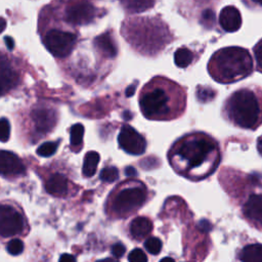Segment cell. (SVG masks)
Segmentation results:
<instances>
[{
	"label": "cell",
	"instance_id": "6da1fadb",
	"mask_svg": "<svg viewBox=\"0 0 262 262\" xmlns=\"http://www.w3.org/2000/svg\"><path fill=\"white\" fill-rule=\"evenodd\" d=\"M220 159L217 141L204 132L184 135L169 151V161L173 169L192 181L209 177L217 169Z\"/></svg>",
	"mask_w": 262,
	"mask_h": 262
},
{
	"label": "cell",
	"instance_id": "7a4b0ae2",
	"mask_svg": "<svg viewBox=\"0 0 262 262\" xmlns=\"http://www.w3.org/2000/svg\"><path fill=\"white\" fill-rule=\"evenodd\" d=\"M140 110L150 120H172L181 116L186 105L184 89L166 78L152 79L139 99Z\"/></svg>",
	"mask_w": 262,
	"mask_h": 262
},
{
	"label": "cell",
	"instance_id": "3957f363",
	"mask_svg": "<svg viewBox=\"0 0 262 262\" xmlns=\"http://www.w3.org/2000/svg\"><path fill=\"white\" fill-rule=\"evenodd\" d=\"M208 72L218 83H234L252 74L253 59L246 48L224 47L212 55L208 62Z\"/></svg>",
	"mask_w": 262,
	"mask_h": 262
},
{
	"label": "cell",
	"instance_id": "277c9868",
	"mask_svg": "<svg viewBox=\"0 0 262 262\" xmlns=\"http://www.w3.org/2000/svg\"><path fill=\"white\" fill-rule=\"evenodd\" d=\"M224 114L235 126L257 129L262 124V90L258 87L236 90L226 99Z\"/></svg>",
	"mask_w": 262,
	"mask_h": 262
},
{
	"label": "cell",
	"instance_id": "5b68a950",
	"mask_svg": "<svg viewBox=\"0 0 262 262\" xmlns=\"http://www.w3.org/2000/svg\"><path fill=\"white\" fill-rule=\"evenodd\" d=\"M146 195V188L140 183L122 188L114 198L112 209L120 217L129 216L144 204Z\"/></svg>",
	"mask_w": 262,
	"mask_h": 262
},
{
	"label": "cell",
	"instance_id": "8992f818",
	"mask_svg": "<svg viewBox=\"0 0 262 262\" xmlns=\"http://www.w3.org/2000/svg\"><path fill=\"white\" fill-rule=\"evenodd\" d=\"M77 42V36L70 32L51 30L45 38L44 44L47 50L55 57H66L69 55Z\"/></svg>",
	"mask_w": 262,
	"mask_h": 262
},
{
	"label": "cell",
	"instance_id": "52a82bcc",
	"mask_svg": "<svg viewBox=\"0 0 262 262\" xmlns=\"http://www.w3.org/2000/svg\"><path fill=\"white\" fill-rule=\"evenodd\" d=\"M25 220L21 214L13 207L0 205V235L9 237L20 233L24 229Z\"/></svg>",
	"mask_w": 262,
	"mask_h": 262
},
{
	"label": "cell",
	"instance_id": "ba28073f",
	"mask_svg": "<svg viewBox=\"0 0 262 262\" xmlns=\"http://www.w3.org/2000/svg\"><path fill=\"white\" fill-rule=\"evenodd\" d=\"M96 15V8L86 0H75L66 9V19L73 25H87Z\"/></svg>",
	"mask_w": 262,
	"mask_h": 262
},
{
	"label": "cell",
	"instance_id": "9c48e42d",
	"mask_svg": "<svg viewBox=\"0 0 262 262\" xmlns=\"http://www.w3.org/2000/svg\"><path fill=\"white\" fill-rule=\"evenodd\" d=\"M120 146L128 154L139 156L145 151V139L131 126L124 125L118 136Z\"/></svg>",
	"mask_w": 262,
	"mask_h": 262
},
{
	"label": "cell",
	"instance_id": "30bf717a",
	"mask_svg": "<svg viewBox=\"0 0 262 262\" xmlns=\"http://www.w3.org/2000/svg\"><path fill=\"white\" fill-rule=\"evenodd\" d=\"M243 213L249 222L262 229V193L250 195L243 206Z\"/></svg>",
	"mask_w": 262,
	"mask_h": 262
},
{
	"label": "cell",
	"instance_id": "8fae6325",
	"mask_svg": "<svg viewBox=\"0 0 262 262\" xmlns=\"http://www.w3.org/2000/svg\"><path fill=\"white\" fill-rule=\"evenodd\" d=\"M26 167L20 159L13 152L0 150V175L17 176L24 174Z\"/></svg>",
	"mask_w": 262,
	"mask_h": 262
},
{
	"label": "cell",
	"instance_id": "7c38bea8",
	"mask_svg": "<svg viewBox=\"0 0 262 262\" xmlns=\"http://www.w3.org/2000/svg\"><path fill=\"white\" fill-rule=\"evenodd\" d=\"M18 83V75L8 60L0 55V96L6 94Z\"/></svg>",
	"mask_w": 262,
	"mask_h": 262
},
{
	"label": "cell",
	"instance_id": "4fadbf2b",
	"mask_svg": "<svg viewBox=\"0 0 262 262\" xmlns=\"http://www.w3.org/2000/svg\"><path fill=\"white\" fill-rule=\"evenodd\" d=\"M219 24L225 32H235L242 26V15L239 10L232 6L228 5L221 9L219 14Z\"/></svg>",
	"mask_w": 262,
	"mask_h": 262
},
{
	"label": "cell",
	"instance_id": "5bb4252c",
	"mask_svg": "<svg viewBox=\"0 0 262 262\" xmlns=\"http://www.w3.org/2000/svg\"><path fill=\"white\" fill-rule=\"evenodd\" d=\"M54 114L46 108H39L33 113V120L36 128L40 132L49 131L55 124Z\"/></svg>",
	"mask_w": 262,
	"mask_h": 262
},
{
	"label": "cell",
	"instance_id": "9a60e30c",
	"mask_svg": "<svg viewBox=\"0 0 262 262\" xmlns=\"http://www.w3.org/2000/svg\"><path fill=\"white\" fill-rule=\"evenodd\" d=\"M45 189L49 194L63 196L68 192V180L63 175L55 173L46 181Z\"/></svg>",
	"mask_w": 262,
	"mask_h": 262
},
{
	"label": "cell",
	"instance_id": "2e32d148",
	"mask_svg": "<svg viewBox=\"0 0 262 262\" xmlns=\"http://www.w3.org/2000/svg\"><path fill=\"white\" fill-rule=\"evenodd\" d=\"M152 230V222L149 218L139 216L130 223V233L136 239H141L148 235Z\"/></svg>",
	"mask_w": 262,
	"mask_h": 262
},
{
	"label": "cell",
	"instance_id": "e0dca14e",
	"mask_svg": "<svg viewBox=\"0 0 262 262\" xmlns=\"http://www.w3.org/2000/svg\"><path fill=\"white\" fill-rule=\"evenodd\" d=\"M95 47L106 57H115L117 55V46L110 33H104L94 39Z\"/></svg>",
	"mask_w": 262,
	"mask_h": 262
},
{
	"label": "cell",
	"instance_id": "ac0fdd59",
	"mask_svg": "<svg viewBox=\"0 0 262 262\" xmlns=\"http://www.w3.org/2000/svg\"><path fill=\"white\" fill-rule=\"evenodd\" d=\"M241 261H262V245L246 246L238 254Z\"/></svg>",
	"mask_w": 262,
	"mask_h": 262
},
{
	"label": "cell",
	"instance_id": "d6986e66",
	"mask_svg": "<svg viewBox=\"0 0 262 262\" xmlns=\"http://www.w3.org/2000/svg\"><path fill=\"white\" fill-rule=\"evenodd\" d=\"M99 154L96 151H88L85 155L82 172L85 177H91L95 174L97 165L99 163Z\"/></svg>",
	"mask_w": 262,
	"mask_h": 262
},
{
	"label": "cell",
	"instance_id": "ffe728a7",
	"mask_svg": "<svg viewBox=\"0 0 262 262\" xmlns=\"http://www.w3.org/2000/svg\"><path fill=\"white\" fill-rule=\"evenodd\" d=\"M194 58V54L186 47L178 48L174 53V62L178 68L188 67Z\"/></svg>",
	"mask_w": 262,
	"mask_h": 262
},
{
	"label": "cell",
	"instance_id": "44dd1931",
	"mask_svg": "<svg viewBox=\"0 0 262 262\" xmlns=\"http://www.w3.org/2000/svg\"><path fill=\"white\" fill-rule=\"evenodd\" d=\"M124 7L131 12H141L154 6L155 0H121Z\"/></svg>",
	"mask_w": 262,
	"mask_h": 262
},
{
	"label": "cell",
	"instance_id": "7402d4cb",
	"mask_svg": "<svg viewBox=\"0 0 262 262\" xmlns=\"http://www.w3.org/2000/svg\"><path fill=\"white\" fill-rule=\"evenodd\" d=\"M71 146L74 150H80L83 143L84 136V126L80 123H77L71 127Z\"/></svg>",
	"mask_w": 262,
	"mask_h": 262
},
{
	"label": "cell",
	"instance_id": "603a6c76",
	"mask_svg": "<svg viewBox=\"0 0 262 262\" xmlns=\"http://www.w3.org/2000/svg\"><path fill=\"white\" fill-rule=\"evenodd\" d=\"M100 179L104 182H114L119 178V170L116 167H105L101 170Z\"/></svg>",
	"mask_w": 262,
	"mask_h": 262
},
{
	"label": "cell",
	"instance_id": "cb8c5ba5",
	"mask_svg": "<svg viewBox=\"0 0 262 262\" xmlns=\"http://www.w3.org/2000/svg\"><path fill=\"white\" fill-rule=\"evenodd\" d=\"M58 142H52V141H48V142H44L42 143L38 148H37V154L41 157H45L48 158L50 156H52L57 148Z\"/></svg>",
	"mask_w": 262,
	"mask_h": 262
},
{
	"label": "cell",
	"instance_id": "d4e9b609",
	"mask_svg": "<svg viewBox=\"0 0 262 262\" xmlns=\"http://www.w3.org/2000/svg\"><path fill=\"white\" fill-rule=\"evenodd\" d=\"M144 247L148 253L152 255H158L162 250V242L160 238L151 236L145 241Z\"/></svg>",
	"mask_w": 262,
	"mask_h": 262
},
{
	"label": "cell",
	"instance_id": "484cf974",
	"mask_svg": "<svg viewBox=\"0 0 262 262\" xmlns=\"http://www.w3.org/2000/svg\"><path fill=\"white\" fill-rule=\"evenodd\" d=\"M215 96L214 89H211L210 87H203L199 86L196 90V97L201 102H208L212 100Z\"/></svg>",
	"mask_w": 262,
	"mask_h": 262
},
{
	"label": "cell",
	"instance_id": "4316f807",
	"mask_svg": "<svg viewBox=\"0 0 262 262\" xmlns=\"http://www.w3.org/2000/svg\"><path fill=\"white\" fill-rule=\"evenodd\" d=\"M6 249L10 255L16 256L24 251V243L19 238H12L7 244Z\"/></svg>",
	"mask_w": 262,
	"mask_h": 262
},
{
	"label": "cell",
	"instance_id": "83f0119b",
	"mask_svg": "<svg viewBox=\"0 0 262 262\" xmlns=\"http://www.w3.org/2000/svg\"><path fill=\"white\" fill-rule=\"evenodd\" d=\"M10 136V124L7 119H0V141L6 142Z\"/></svg>",
	"mask_w": 262,
	"mask_h": 262
},
{
	"label": "cell",
	"instance_id": "f1b7e54d",
	"mask_svg": "<svg viewBox=\"0 0 262 262\" xmlns=\"http://www.w3.org/2000/svg\"><path fill=\"white\" fill-rule=\"evenodd\" d=\"M128 260L130 262H145L147 261V257L141 249H134L128 255Z\"/></svg>",
	"mask_w": 262,
	"mask_h": 262
},
{
	"label": "cell",
	"instance_id": "f546056e",
	"mask_svg": "<svg viewBox=\"0 0 262 262\" xmlns=\"http://www.w3.org/2000/svg\"><path fill=\"white\" fill-rule=\"evenodd\" d=\"M254 55L256 60V68L262 73V39L254 47Z\"/></svg>",
	"mask_w": 262,
	"mask_h": 262
},
{
	"label": "cell",
	"instance_id": "4dcf8cb0",
	"mask_svg": "<svg viewBox=\"0 0 262 262\" xmlns=\"http://www.w3.org/2000/svg\"><path fill=\"white\" fill-rule=\"evenodd\" d=\"M202 20H204V26H206V27H211L212 25H214V20H215L214 11H212L211 9H207L203 13Z\"/></svg>",
	"mask_w": 262,
	"mask_h": 262
},
{
	"label": "cell",
	"instance_id": "1f68e13d",
	"mask_svg": "<svg viewBox=\"0 0 262 262\" xmlns=\"http://www.w3.org/2000/svg\"><path fill=\"white\" fill-rule=\"evenodd\" d=\"M125 252H126V248L122 243H117L112 247V254L116 258L123 257Z\"/></svg>",
	"mask_w": 262,
	"mask_h": 262
},
{
	"label": "cell",
	"instance_id": "d6a6232c",
	"mask_svg": "<svg viewBox=\"0 0 262 262\" xmlns=\"http://www.w3.org/2000/svg\"><path fill=\"white\" fill-rule=\"evenodd\" d=\"M125 174H126V176H128V177H134V176L137 175V171H136V169H135L134 167L128 166V167L125 169Z\"/></svg>",
	"mask_w": 262,
	"mask_h": 262
},
{
	"label": "cell",
	"instance_id": "836d02e7",
	"mask_svg": "<svg viewBox=\"0 0 262 262\" xmlns=\"http://www.w3.org/2000/svg\"><path fill=\"white\" fill-rule=\"evenodd\" d=\"M59 261L60 262H66V261H76V258L71 255V254H62L60 257H59Z\"/></svg>",
	"mask_w": 262,
	"mask_h": 262
},
{
	"label": "cell",
	"instance_id": "e575fe53",
	"mask_svg": "<svg viewBox=\"0 0 262 262\" xmlns=\"http://www.w3.org/2000/svg\"><path fill=\"white\" fill-rule=\"evenodd\" d=\"M4 41H5V44H6V46H7V48H8L9 50L13 49V47H14V41H13V39H12L11 37L6 36V37L4 38Z\"/></svg>",
	"mask_w": 262,
	"mask_h": 262
},
{
	"label": "cell",
	"instance_id": "d590c367",
	"mask_svg": "<svg viewBox=\"0 0 262 262\" xmlns=\"http://www.w3.org/2000/svg\"><path fill=\"white\" fill-rule=\"evenodd\" d=\"M136 86H137V84H132L129 87H127V89H126V96H128V97L132 96L134 94V92H135Z\"/></svg>",
	"mask_w": 262,
	"mask_h": 262
},
{
	"label": "cell",
	"instance_id": "8d00e7d4",
	"mask_svg": "<svg viewBox=\"0 0 262 262\" xmlns=\"http://www.w3.org/2000/svg\"><path fill=\"white\" fill-rule=\"evenodd\" d=\"M5 28H6V20L5 18L0 16V34L5 30Z\"/></svg>",
	"mask_w": 262,
	"mask_h": 262
},
{
	"label": "cell",
	"instance_id": "74e56055",
	"mask_svg": "<svg viewBox=\"0 0 262 262\" xmlns=\"http://www.w3.org/2000/svg\"><path fill=\"white\" fill-rule=\"evenodd\" d=\"M257 149H258L259 154L262 156V136H260L257 140Z\"/></svg>",
	"mask_w": 262,
	"mask_h": 262
},
{
	"label": "cell",
	"instance_id": "f35d334b",
	"mask_svg": "<svg viewBox=\"0 0 262 262\" xmlns=\"http://www.w3.org/2000/svg\"><path fill=\"white\" fill-rule=\"evenodd\" d=\"M254 3H257V4H262V0H252Z\"/></svg>",
	"mask_w": 262,
	"mask_h": 262
}]
</instances>
